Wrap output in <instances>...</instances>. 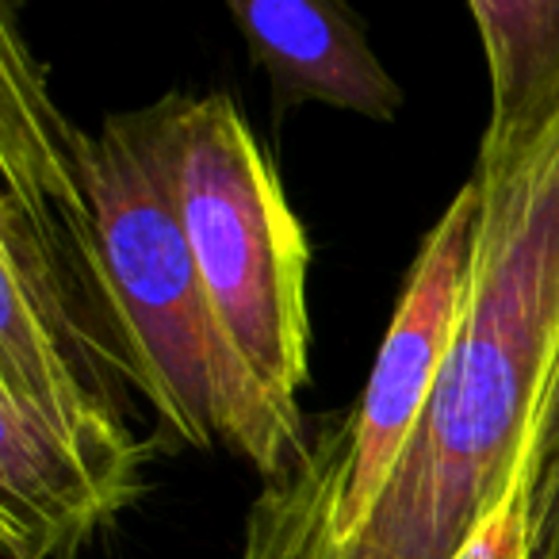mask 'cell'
I'll list each match as a JSON object with an SVG mask.
<instances>
[{
	"label": "cell",
	"mask_w": 559,
	"mask_h": 559,
	"mask_svg": "<svg viewBox=\"0 0 559 559\" xmlns=\"http://www.w3.org/2000/svg\"><path fill=\"white\" fill-rule=\"evenodd\" d=\"M472 180L479 223L449 360L372 518L334 559H456L528 506V444L559 368V111ZM241 556L311 559L261 510Z\"/></svg>",
	"instance_id": "6da1fadb"
},
{
	"label": "cell",
	"mask_w": 559,
	"mask_h": 559,
	"mask_svg": "<svg viewBox=\"0 0 559 559\" xmlns=\"http://www.w3.org/2000/svg\"><path fill=\"white\" fill-rule=\"evenodd\" d=\"M96 326L116 360L188 449H226L264 483L311 449L299 406L280 403L234 349L203 288L162 177L123 116L81 131L73 185L55 203Z\"/></svg>",
	"instance_id": "7a4b0ae2"
},
{
	"label": "cell",
	"mask_w": 559,
	"mask_h": 559,
	"mask_svg": "<svg viewBox=\"0 0 559 559\" xmlns=\"http://www.w3.org/2000/svg\"><path fill=\"white\" fill-rule=\"evenodd\" d=\"M123 123L169 192L226 337L280 403L299 406L311 246L253 127L226 93H169Z\"/></svg>",
	"instance_id": "3957f363"
},
{
	"label": "cell",
	"mask_w": 559,
	"mask_h": 559,
	"mask_svg": "<svg viewBox=\"0 0 559 559\" xmlns=\"http://www.w3.org/2000/svg\"><path fill=\"white\" fill-rule=\"evenodd\" d=\"M0 391L70 421L123 418L119 376L55 207L0 195Z\"/></svg>",
	"instance_id": "277c9868"
},
{
	"label": "cell",
	"mask_w": 559,
	"mask_h": 559,
	"mask_svg": "<svg viewBox=\"0 0 559 559\" xmlns=\"http://www.w3.org/2000/svg\"><path fill=\"white\" fill-rule=\"evenodd\" d=\"M154 444L123 418L70 421L0 391V536L12 559H78L142 490Z\"/></svg>",
	"instance_id": "5b68a950"
},
{
	"label": "cell",
	"mask_w": 559,
	"mask_h": 559,
	"mask_svg": "<svg viewBox=\"0 0 559 559\" xmlns=\"http://www.w3.org/2000/svg\"><path fill=\"white\" fill-rule=\"evenodd\" d=\"M249 58L272 81L280 111L326 104L391 123L403 111V85L368 47L365 27L334 0H230L226 4Z\"/></svg>",
	"instance_id": "8992f818"
},
{
	"label": "cell",
	"mask_w": 559,
	"mask_h": 559,
	"mask_svg": "<svg viewBox=\"0 0 559 559\" xmlns=\"http://www.w3.org/2000/svg\"><path fill=\"white\" fill-rule=\"evenodd\" d=\"M490 70V119L475 165H498L559 111V0H475Z\"/></svg>",
	"instance_id": "52a82bcc"
},
{
	"label": "cell",
	"mask_w": 559,
	"mask_h": 559,
	"mask_svg": "<svg viewBox=\"0 0 559 559\" xmlns=\"http://www.w3.org/2000/svg\"><path fill=\"white\" fill-rule=\"evenodd\" d=\"M528 536L533 559H556L559 551V368L551 391L536 414L528 444Z\"/></svg>",
	"instance_id": "ba28073f"
},
{
	"label": "cell",
	"mask_w": 559,
	"mask_h": 559,
	"mask_svg": "<svg viewBox=\"0 0 559 559\" xmlns=\"http://www.w3.org/2000/svg\"><path fill=\"white\" fill-rule=\"evenodd\" d=\"M249 559V556H241ZM456 559H533V536H528V506L510 510L487 525Z\"/></svg>",
	"instance_id": "9c48e42d"
},
{
	"label": "cell",
	"mask_w": 559,
	"mask_h": 559,
	"mask_svg": "<svg viewBox=\"0 0 559 559\" xmlns=\"http://www.w3.org/2000/svg\"><path fill=\"white\" fill-rule=\"evenodd\" d=\"M556 559H559V551H556Z\"/></svg>",
	"instance_id": "30bf717a"
}]
</instances>
